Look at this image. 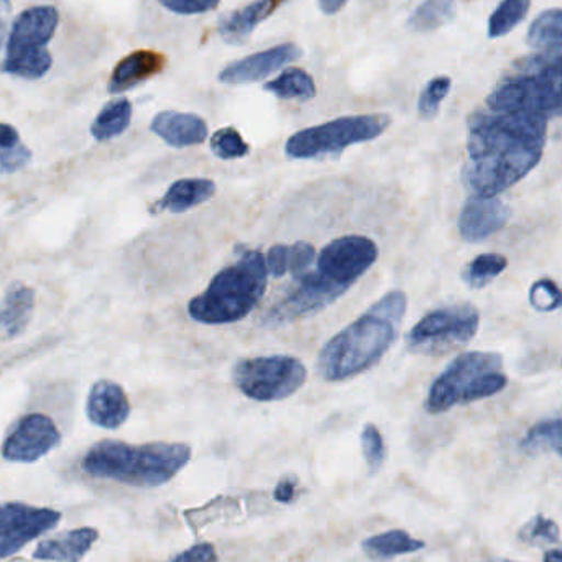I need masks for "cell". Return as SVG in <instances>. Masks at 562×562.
Here are the masks:
<instances>
[{
	"label": "cell",
	"mask_w": 562,
	"mask_h": 562,
	"mask_svg": "<svg viewBox=\"0 0 562 562\" xmlns=\"http://www.w3.org/2000/svg\"><path fill=\"white\" fill-rule=\"evenodd\" d=\"M548 119L528 112H475L469 121L464 183L477 196L498 194L524 180L543 157Z\"/></svg>",
	"instance_id": "6da1fadb"
},
{
	"label": "cell",
	"mask_w": 562,
	"mask_h": 562,
	"mask_svg": "<svg viewBox=\"0 0 562 562\" xmlns=\"http://www.w3.org/2000/svg\"><path fill=\"white\" fill-rule=\"evenodd\" d=\"M406 306L403 291H390L327 340L316 360L321 379L344 382L376 366L395 342Z\"/></svg>",
	"instance_id": "7a4b0ae2"
},
{
	"label": "cell",
	"mask_w": 562,
	"mask_h": 562,
	"mask_svg": "<svg viewBox=\"0 0 562 562\" xmlns=\"http://www.w3.org/2000/svg\"><path fill=\"white\" fill-rule=\"evenodd\" d=\"M191 448L183 442H148L134 446L104 439L89 449L82 469L92 477L134 487H158L170 482L190 462Z\"/></svg>",
	"instance_id": "3957f363"
},
{
	"label": "cell",
	"mask_w": 562,
	"mask_h": 562,
	"mask_svg": "<svg viewBox=\"0 0 562 562\" xmlns=\"http://www.w3.org/2000/svg\"><path fill=\"white\" fill-rule=\"evenodd\" d=\"M266 256L246 250L236 263L221 270L203 293L188 304V314L196 323L221 326L249 316L267 290Z\"/></svg>",
	"instance_id": "277c9868"
},
{
	"label": "cell",
	"mask_w": 562,
	"mask_h": 562,
	"mask_svg": "<svg viewBox=\"0 0 562 562\" xmlns=\"http://www.w3.org/2000/svg\"><path fill=\"white\" fill-rule=\"evenodd\" d=\"M495 112H528L541 117L562 115V49H547L517 63L487 98Z\"/></svg>",
	"instance_id": "5b68a950"
},
{
	"label": "cell",
	"mask_w": 562,
	"mask_h": 562,
	"mask_svg": "<svg viewBox=\"0 0 562 562\" xmlns=\"http://www.w3.org/2000/svg\"><path fill=\"white\" fill-rule=\"evenodd\" d=\"M507 383L504 360L498 353L465 352L452 360L432 382L425 408L431 415H439L454 406L497 395Z\"/></svg>",
	"instance_id": "8992f818"
},
{
	"label": "cell",
	"mask_w": 562,
	"mask_h": 562,
	"mask_svg": "<svg viewBox=\"0 0 562 562\" xmlns=\"http://www.w3.org/2000/svg\"><path fill=\"white\" fill-rule=\"evenodd\" d=\"M58 10L52 5L32 7L16 16L7 42L3 72L22 79H40L53 65L48 43L58 29Z\"/></svg>",
	"instance_id": "52a82bcc"
},
{
	"label": "cell",
	"mask_w": 562,
	"mask_h": 562,
	"mask_svg": "<svg viewBox=\"0 0 562 562\" xmlns=\"http://www.w3.org/2000/svg\"><path fill=\"white\" fill-rule=\"evenodd\" d=\"M392 124L386 114L349 115L303 128L288 138L284 151L294 160L334 157L352 145L375 140Z\"/></svg>",
	"instance_id": "ba28073f"
},
{
	"label": "cell",
	"mask_w": 562,
	"mask_h": 562,
	"mask_svg": "<svg viewBox=\"0 0 562 562\" xmlns=\"http://www.w3.org/2000/svg\"><path fill=\"white\" fill-rule=\"evenodd\" d=\"M481 324L472 304L438 307L423 316L406 334V347L419 356H446L474 339Z\"/></svg>",
	"instance_id": "9c48e42d"
},
{
	"label": "cell",
	"mask_w": 562,
	"mask_h": 562,
	"mask_svg": "<svg viewBox=\"0 0 562 562\" xmlns=\"http://www.w3.org/2000/svg\"><path fill=\"white\" fill-rule=\"evenodd\" d=\"M304 363L291 356L250 357L236 363L233 380L237 389L256 402H280L306 383Z\"/></svg>",
	"instance_id": "30bf717a"
},
{
	"label": "cell",
	"mask_w": 562,
	"mask_h": 562,
	"mask_svg": "<svg viewBox=\"0 0 562 562\" xmlns=\"http://www.w3.org/2000/svg\"><path fill=\"white\" fill-rule=\"evenodd\" d=\"M346 291L347 288L326 279L317 270L314 272L307 270L306 273L297 277L296 284L281 297L279 303L273 304L272 310L263 316L262 324L266 327H283L286 324L296 323L326 310Z\"/></svg>",
	"instance_id": "8fae6325"
},
{
	"label": "cell",
	"mask_w": 562,
	"mask_h": 562,
	"mask_svg": "<svg viewBox=\"0 0 562 562\" xmlns=\"http://www.w3.org/2000/svg\"><path fill=\"white\" fill-rule=\"evenodd\" d=\"M379 259V247L369 237L344 236L327 244L316 259V270L340 286L350 288Z\"/></svg>",
	"instance_id": "7c38bea8"
},
{
	"label": "cell",
	"mask_w": 562,
	"mask_h": 562,
	"mask_svg": "<svg viewBox=\"0 0 562 562\" xmlns=\"http://www.w3.org/2000/svg\"><path fill=\"white\" fill-rule=\"evenodd\" d=\"M61 514L25 504H0V560L19 553L26 544L52 530Z\"/></svg>",
	"instance_id": "4fadbf2b"
},
{
	"label": "cell",
	"mask_w": 562,
	"mask_h": 562,
	"mask_svg": "<svg viewBox=\"0 0 562 562\" xmlns=\"http://www.w3.org/2000/svg\"><path fill=\"white\" fill-rule=\"evenodd\" d=\"M61 435L55 422L42 413H32L20 419L9 438L2 446V456L9 462L40 461L46 454L58 448Z\"/></svg>",
	"instance_id": "5bb4252c"
},
{
	"label": "cell",
	"mask_w": 562,
	"mask_h": 562,
	"mask_svg": "<svg viewBox=\"0 0 562 562\" xmlns=\"http://www.w3.org/2000/svg\"><path fill=\"white\" fill-rule=\"evenodd\" d=\"M301 56H303V49L296 43H283L233 63L221 71L220 79L224 85L231 86L262 81L290 63L296 61Z\"/></svg>",
	"instance_id": "9a60e30c"
},
{
	"label": "cell",
	"mask_w": 562,
	"mask_h": 562,
	"mask_svg": "<svg viewBox=\"0 0 562 562\" xmlns=\"http://www.w3.org/2000/svg\"><path fill=\"white\" fill-rule=\"evenodd\" d=\"M510 207L498 198L472 196L459 216V233L468 243H481L502 229L510 220Z\"/></svg>",
	"instance_id": "2e32d148"
},
{
	"label": "cell",
	"mask_w": 562,
	"mask_h": 562,
	"mask_svg": "<svg viewBox=\"0 0 562 562\" xmlns=\"http://www.w3.org/2000/svg\"><path fill=\"white\" fill-rule=\"evenodd\" d=\"M86 413L92 425L104 429H117L131 416V402L119 383L99 380L89 390Z\"/></svg>",
	"instance_id": "e0dca14e"
},
{
	"label": "cell",
	"mask_w": 562,
	"mask_h": 562,
	"mask_svg": "<svg viewBox=\"0 0 562 562\" xmlns=\"http://www.w3.org/2000/svg\"><path fill=\"white\" fill-rule=\"evenodd\" d=\"M36 293L22 281L7 286L0 303V342H9L25 333L35 313Z\"/></svg>",
	"instance_id": "ac0fdd59"
},
{
	"label": "cell",
	"mask_w": 562,
	"mask_h": 562,
	"mask_svg": "<svg viewBox=\"0 0 562 562\" xmlns=\"http://www.w3.org/2000/svg\"><path fill=\"white\" fill-rule=\"evenodd\" d=\"M164 53L155 52V49H137L125 56L117 63L111 79H109L108 89L111 94H122V92L131 91L137 86L144 85L148 79L160 75L165 69Z\"/></svg>",
	"instance_id": "d6986e66"
},
{
	"label": "cell",
	"mask_w": 562,
	"mask_h": 562,
	"mask_svg": "<svg viewBox=\"0 0 562 562\" xmlns=\"http://www.w3.org/2000/svg\"><path fill=\"white\" fill-rule=\"evenodd\" d=\"M150 128L161 140L175 148L194 147L203 144L207 137L206 121L191 112H160L155 115Z\"/></svg>",
	"instance_id": "ffe728a7"
},
{
	"label": "cell",
	"mask_w": 562,
	"mask_h": 562,
	"mask_svg": "<svg viewBox=\"0 0 562 562\" xmlns=\"http://www.w3.org/2000/svg\"><path fill=\"white\" fill-rule=\"evenodd\" d=\"M216 194V183L210 178H181L175 181L161 200L151 206V213L183 214L210 201Z\"/></svg>",
	"instance_id": "44dd1931"
},
{
	"label": "cell",
	"mask_w": 562,
	"mask_h": 562,
	"mask_svg": "<svg viewBox=\"0 0 562 562\" xmlns=\"http://www.w3.org/2000/svg\"><path fill=\"white\" fill-rule=\"evenodd\" d=\"M98 538L99 533L94 528L66 531L52 540L42 541L36 547L33 558L53 562H79L91 551Z\"/></svg>",
	"instance_id": "7402d4cb"
},
{
	"label": "cell",
	"mask_w": 562,
	"mask_h": 562,
	"mask_svg": "<svg viewBox=\"0 0 562 562\" xmlns=\"http://www.w3.org/2000/svg\"><path fill=\"white\" fill-rule=\"evenodd\" d=\"M284 0H257L250 5L244 7L243 10H237L233 15L226 16L221 22L220 33L227 43L246 42L250 33L263 22L273 15L277 9L283 3Z\"/></svg>",
	"instance_id": "603a6c76"
},
{
	"label": "cell",
	"mask_w": 562,
	"mask_h": 562,
	"mask_svg": "<svg viewBox=\"0 0 562 562\" xmlns=\"http://www.w3.org/2000/svg\"><path fill=\"white\" fill-rule=\"evenodd\" d=\"M316 259V250L311 244L294 243L291 246H273L266 256L267 270L269 276L280 279V277L291 273V276L301 277L310 270L311 263Z\"/></svg>",
	"instance_id": "cb8c5ba5"
},
{
	"label": "cell",
	"mask_w": 562,
	"mask_h": 562,
	"mask_svg": "<svg viewBox=\"0 0 562 562\" xmlns=\"http://www.w3.org/2000/svg\"><path fill=\"white\" fill-rule=\"evenodd\" d=\"M362 548L370 560L386 561L403 554L416 553L425 548V543L406 531L392 530L370 537L369 540L363 541Z\"/></svg>",
	"instance_id": "d4e9b609"
},
{
	"label": "cell",
	"mask_w": 562,
	"mask_h": 562,
	"mask_svg": "<svg viewBox=\"0 0 562 562\" xmlns=\"http://www.w3.org/2000/svg\"><path fill=\"white\" fill-rule=\"evenodd\" d=\"M132 122V104L128 99L119 98L108 102L91 125L92 137L108 142L127 131Z\"/></svg>",
	"instance_id": "484cf974"
},
{
	"label": "cell",
	"mask_w": 562,
	"mask_h": 562,
	"mask_svg": "<svg viewBox=\"0 0 562 562\" xmlns=\"http://www.w3.org/2000/svg\"><path fill=\"white\" fill-rule=\"evenodd\" d=\"M263 89L267 92H272L277 98L284 99V101H291V99L307 101V99H313L316 95L314 79L311 78L310 72L296 68V66H291V68L281 71L276 79L267 82Z\"/></svg>",
	"instance_id": "4316f807"
},
{
	"label": "cell",
	"mask_w": 562,
	"mask_h": 562,
	"mask_svg": "<svg viewBox=\"0 0 562 562\" xmlns=\"http://www.w3.org/2000/svg\"><path fill=\"white\" fill-rule=\"evenodd\" d=\"M458 13L456 0H425L408 19L413 32L428 33L448 25Z\"/></svg>",
	"instance_id": "83f0119b"
},
{
	"label": "cell",
	"mask_w": 562,
	"mask_h": 562,
	"mask_svg": "<svg viewBox=\"0 0 562 562\" xmlns=\"http://www.w3.org/2000/svg\"><path fill=\"white\" fill-rule=\"evenodd\" d=\"M528 45L533 48H562V9L541 13L528 30Z\"/></svg>",
	"instance_id": "f1b7e54d"
},
{
	"label": "cell",
	"mask_w": 562,
	"mask_h": 562,
	"mask_svg": "<svg viewBox=\"0 0 562 562\" xmlns=\"http://www.w3.org/2000/svg\"><path fill=\"white\" fill-rule=\"evenodd\" d=\"M531 0H502L488 20V36L501 38L517 29L530 10Z\"/></svg>",
	"instance_id": "f546056e"
},
{
	"label": "cell",
	"mask_w": 562,
	"mask_h": 562,
	"mask_svg": "<svg viewBox=\"0 0 562 562\" xmlns=\"http://www.w3.org/2000/svg\"><path fill=\"white\" fill-rule=\"evenodd\" d=\"M508 260L498 254H482L475 257L468 267H465L462 279L471 288L481 290L487 286L492 281L497 279L505 269H507Z\"/></svg>",
	"instance_id": "4dcf8cb0"
},
{
	"label": "cell",
	"mask_w": 562,
	"mask_h": 562,
	"mask_svg": "<svg viewBox=\"0 0 562 562\" xmlns=\"http://www.w3.org/2000/svg\"><path fill=\"white\" fill-rule=\"evenodd\" d=\"M211 150L221 160H239L250 154V145L237 128L224 127L211 137Z\"/></svg>",
	"instance_id": "1f68e13d"
},
{
	"label": "cell",
	"mask_w": 562,
	"mask_h": 562,
	"mask_svg": "<svg viewBox=\"0 0 562 562\" xmlns=\"http://www.w3.org/2000/svg\"><path fill=\"white\" fill-rule=\"evenodd\" d=\"M524 446L528 449H551L562 458V419H551L531 428Z\"/></svg>",
	"instance_id": "d6a6232c"
},
{
	"label": "cell",
	"mask_w": 562,
	"mask_h": 562,
	"mask_svg": "<svg viewBox=\"0 0 562 562\" xmlns=\"http://www.w3.org/2000/svg\"><path fill=\"white\" fill-rule=\"evenodd\" d=\"M518 538L531 547H544L560 541V527L550 518L538 515L521 528Z\"/></svg>",
	"instance_id": "836d02e7"
},
{
	"label": "cell",
	"mask_w": 562,
	"mask_h": 562,
	"mask_svg": "<svg viewBox=\"0 0 562 562\" xmlns=\"http://www.w3.org/2000/svg\"><path fill=\"white\" fill-rule=\"evenodd\" d=\"M451 78L448 76H438L426 85L418 101V112L423 119L436 117L442 101L451 91Z\"/></svg>",
	"instance_id": "e575fe53"
},
{
	"label": "cell",
	"mask_w": 562,
	"mask_h": 562,
	"mask_svg": "<svg viewBox=\"0 0 562 562\" xmlns=\"http://www.w3.org/2000/svg\"><path fill=\"white\" fill-rule=\"evenodd\" d=\"M360 441H362L363 456H366L370 472L379 471L385 461V441H383L382 432L375 425L369 423L363 428Z\"/></svg>",
	"instance_id": "d590c367"
},
{
	"label": "cell",
	"mask_w": 562,
	"mask_h": 562,
	"mask_svg": "<svg viewBox=\"0 0 562 562\" xmlns=\"http://www.w3.org/2000/svg\"><path fill=\"white\" fill-rule=\"evenodd\" d=\"M530 303L538 311L562 307V290L553 280H538L530 290Z\"/></svg>",
	"instance_id": "8d00e7d4"
},
{
	"label": "cell",
	"mask_w": 562,
	"mask_h": 562,
	"mask_svg": "<svg viewBox=\"0 0 562 562\" xmlns=\"http://www.w3.org/2000/svg\"><path fill=\"white\" fill-rule=\"evenodd\" d=\"M32 161V150L26 145L0 148V175H13Z\"/></svg>",
	"instance_id": "74e56055"
},
{
	"label": "cell",
	"mask_w": 562,
	"mask_h": 562,
	"mask_svg": "<svg viewBox=\"0 0 562 562\" xmlns=\"http://www.w3.org/2000/svg\"><path fill=\"white\" fill-rule=\"evenodd\" d=\"M158 2L171 12L181 13V15H198V13H206L216 9L221 0H158Z\"/></svg>",
	"instance_id": "f35d334b"
},
{
	"label": "cell",
	"mask_w": 562,
	"mask_h": 562,
	"mask_svg": "<svg viewBox=\"0 0 562 562\" xmlns=\"http://www.w3.org/2000/svg\"><path fill=\"white\" fill-rule=\"evenodd\" d=\"M168 562H217L216 550L213 544L201 543L183 553L177 554Z\"/></svg>",
	"instance_id": "ab89813d"
},
{
	"label": "cell",
	"mask_w": 562,
	"mask_h": 562,
	"mask_svg": "<svg viewBox=\"0 0 562 562\" xmlns=\"http://www.w3.org/2000/svg\"><path fill=\"white\" fill-rule=\"evenodd\" d=\"M20 144V135L16 128L10 124L0 122V148L15 147Z\"/></svg>",
	"instance_id": "60d3db41"
},
{
	"label": "cell",
	"mask_w": 562,
	"mask_h": 562,
	"mask_svg": "<svg viewBox=\"0 0 562 562\" xmlns=\"http://www.w3.org/2000/svg\"><path fill=\"white\" fill-rule=\"evenodd\" d=\"M294 492H296V485H294L293 479H284L276 488V498L281 504H290L294 498Z\"/></svg>",
	"instance_id": "b9f144b4"
},
{
	"label": "cell",
	"mask_w": 562,
	"mask_h": 562,
	"mask_svg": "<svg viewBox=\"0 0 562 562\" xmlns=\"http://www.w3.org/2000/svg\"><path fill=\"white\" fill-rule=\"evenodd\" d=\"M347 2H349V0H317L319 9L323 10V13H326V15H336L337 12H340V10L346 7Z\"/></svg>",
	"instance_id": "7bdbcfd3"
},
{
	"label": "cell",
	"mask_w": 562,
	"mask_h": 562,
	"mask_svg": "<svg viewBox=\"0 0 562 562\" xmlns=\"http://www.w3.org/2000/svg\"><path fill=\"white\" fill-rule=\"evenodd\" d=\"M544 562H562V550H551L544 554Z\"/></svg>",
	"instance_id": "ee69618b"
},
{
	"label": "cell",
	"mask_w": 562,
	"mask_h": 562,
	"mask_svg": "<svg viewBox=\"0 0 562 562\" xmlns=\"http://www.w3.org/2000/svg\"><path fill=\"white\" fill-rule=\"evenodd\" d=\"M10 10H12V3H10V0H0V16L5 19V16L9 15Z\"/></svg>",
	"instance_id": "f6af8a7d"
},
{
	"label": "cell",
	"mask_w": 562,
	"mask_h": 562,
	"mask_svg": "<svg viewBox=\"0 0 562 562\" xmlns=\"http://www.w3.org/2000/svg\"><path fill=\"white\" fill-rule=\"evenodd\" d=\"M3 38H5V19L0 16V46H2Z\"/></svg>",
	"instance_id": "bcb514c9"
},
{
	"label": "cell",
	"mask_w": 562,
	"mask_h": 562,
	"mask_svg": "<svg viewBox=\"0 0 562 562\" xmlns=\"http://www.w3.org/2000/svg\"><path fill=\"white\" fill-rule=\"evenodd\" d=\"M487 562H517V561H510V560H491Z\"/></svg>",
	"instance_id": "7dc6e473"
}]
</instances>
